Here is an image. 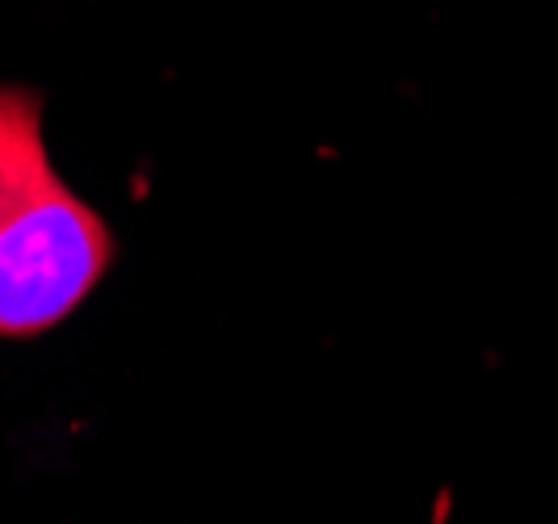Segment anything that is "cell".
Listing matches in <instances>:
<instances>
[{
  "label": "cell",
  "instance_id": "obj_1",
  "mask_svg": "<svg viewBox=\"0 0 558 524\" xmlns=\"http://www.w3.org/2000/svg\"><path fill=\"white\" fill-rule=\"evenodd\" d=\"M118 244L51 164L43 97L0 84V340H29L76 315Z\"/></svg>",
  "mask_w": 558,
  "mask_h": 524
}]
</instances>
